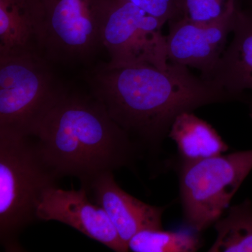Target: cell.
Returning a JSON list of instances; mask_svg holds the SVG:
<instances>
[{"label": "cell", "mask_w": 252, "mask_h": 252, "mask_svg": "<svg viewBox=\"0 0 252 252\" xmlns=\"http://www.w3.org/2000/svg\"><path fill=\"white\" fill-rule=\"evenodd\" d=\"M91 94L127 132L149 145L161 142L177 116L234 98L213 81L189 67L169 63L110 68L105 63L88 75Z\"/></svg>", "instance_id": "6da1fadb"}, {"label": "cell", "mask_w": 252, "mask_h": 252, "mask_svg": "<svg viewBox=\"0 0 252 252\" xmlns=\"http://www.w3.org/2000/svg\"><path fill=\"white\" fill-rule=\"evenodd\" d=\"M32 137L56 178L72 176L87 185L97 175L130 166L136 152L130 136L92 94L69 90Z\"/></svg>", "instance_id": "7a4b0ae2"}, {"label": "cell", "mask_w": 252, "mask_h": 252, "mask_svg": "<svg viewBox=\"0 0 252 252\" xmlns=\"http://www.w3.org/2000/svg\"><path fill=\"white\" fill-rule=\"evenodd\" d=\"M31 137L0 132V241L6 252H23L20 233L36 219L44 192L56 176Z\"/></svg>", "instance_id": "3957f363"}, {"label": "cell", "mask_w": 252, "mask_h": 252, "mask_svg": "<svg viewBox=\"0 0 252 252\" xmlns=\"http://www.w3.org/2000/svg\"><path fill=\"white\" fill-rule=\"evenodd\" d=\"M39 54L0 56V132L32 137L70 89Z\"/></svg>", "instance_id": "277c9868"}, {"label": "cell", "mask_w": 252, "mask_h": 252, "mask_svg": "<svg viewBox=\"0 0 252 252\" xmlns=\"http://www.w3.org/2000/svg\"><path fill=\"white\" fill-rule=\"evenodd\" d=\"M252 170V149L194 160L180 170L186 221L200 232L215 223Z\"/></svg>", "instance_id": "5b68a950"}, {"label": "cell", "mask_w": 252, "mask_h": 252, "mask_svg": "<svg viewBox=\"0 0 252 252\" xmlns=\"http://www.w3.org/2000/svg\"><path fill=\"white\" fill-rule=\"evenodd\" d=\"M165 23L126 0H106L102 42L110 68L149 64L168 67Z\"/></svg>", "instance_id": "8992f818"}, {"label": "cell", "mask_w": 252, "mask_h": 252, "mask_svg": "<svg viewBox=\"0 0 252 252\" xmlns=\"http://www.w3.org/2000/svg\"><path fill=\"white\" fill-rule=\"evenodd\" d=\"M44 56L51 63H85L102 49L106 0H43Z\"/></svg>", "instance_id": "52a82bcc"}, {"label": "cell", "mask_w": 252, "mask_h": 252, "mask_svg": "<svg viewBox=\"0 0 252 252\" xmlns=\"http://www.w3.org/2000/svg\"><path fill=\"white\" fill-rule=\"evenodd\" d=\"M235 12L212 23H194L180 18L169 21V63L195 68L201 72L202 78L209 80L226 48Z\"/></svg>", "instance_id": "ba28073f"}, {"label": "cell", "mask_w": 252, "mask_h": 252, "mask_svg": "<svg viewBox=\"0 0 252 252\" xmlns=\"http://www.w3.org/2000/svg\"><path fill=\"white\" fill-rule=\"evenodd\" d=\"M36 219L69 225L114 252L129 251L107 213L93 203L83 187L79 190H64L56 186L48 189L38 205Z\"/></svg>", "instance_id": "9c48e42d"}, {"label": "cell", "mask_w": 252, "mask_h": 252, "mask_svg": "<svg viewBox=\"0 0 252 252\" xmlns=\"http://www.w3.org/2000/svg\"><path fill=\"white\" fill-rule=\"evenodd\" d=\"M81 187L105 211L126 246L140 230L162 228L163 207L148 205L126 193L117 185L112 172H103Z\"/></svg>", "instance_id": "30bf717a"}, {"label": "cell", "mask_w": 252, "mask_h": 252, "mask_svg": "<svg viewBox=\"0 0 252 252\" xmlns=\"http://www.w3.org/2000/svg\"><path fill=\"white\" fill-rule=\"evenodd\" d=\"M45 17L43 0H0V56H44Z\"/></svg>", "instance_id": "8fae6325"}, {"label": "cell", "mask_w": 252, "mask_h": 252, "mask_svg": "<svg viewBox=\"0 0 252 252\" xmlns=\"http://www.w3.org/2000/svg\"><path fill=\"white\" fill-rule=\"evenodd\" d=\"M233 38L209 80L233 97L252 91V9L235 12Z\"/></svg>", "instance_id": "7c38bea8"}, {"label": "cell", "mask_w": 252, "mask_h": 252, "mask_svg": "<svg viewBox=\"0 0 252 252\" xmlns=\"http://www.w3.org/2000/svg\"><path fill=\"white\" fill-rule=\"evenodd\" d=\"M168 135L177 144L183 160L187 161L220 155L228 149L217 130L192 112L177 116Z\"/></svg>", "instance_id": "4fadbf2b"}, {"label": "cell", "mask_w": 252, "mask_h": 252, "mask_svg": "<svg viewBox=\"0 0 252 252\" xmlns=\"http://www.w3.org/2000/svg\"><path fill=\"white\" fill-rule=\"evenodd\" d=\"M216 241L208 252H252V205L250 200L230 207L215 222Z\"/></svg>", "instance_id": "5bb4252c"}, {"label": "cell", "mask_w": 252, "mask_h": 252, "mask_svg": "<svg viewBox=\"0 0 252 252\" xmlns=\"http://www.w3.org/2000/svg\"><path fill=\"white\" fill-rule=\"evenodd\" d=\"M200 245V239L192 233L147 228L136 233L127 248L134 252H194Z\"/></svg>", "instance_id": "9a60e30c"}, {"label": "cell", "mask_w": 252, "mask_h": 252, "mask_svg": "<svg viewBox=\"0 0 252 252\" xmlns=\"http://www.w3.org/2000/svg\"><path fill=\"white\" fill-rule=\"evenodd\" d=\"M178 16L194 23L220 21L238 9V0H177Z\"/></svg>", "instance_id": "2e32d148"}, {"label": "cell", "mask_w": 252, "mask_h": 252, "mask_svg": "<svg viewBox=\"0 0 252 252\" xmlns=\"http://www.w3.org/2000/svg\"><path fill=\"white\" fill-rule=\"evenodd\" d=\"M166 23L178 16L177 0H126Z\"/></svg>", "instance_id": "e0dca14e"}, {"label": "cell", "mask_w": 252, "mask_h": 252, "mask_svg": "<svg viewBox=\"0 0 252 252\" xmlns=\"http://www.w3.org/2000/svg\"></svg>", "instance_id": "ac0fdd59"}, {"label": "cell", "mask_w": 252, "mask_h": 252, "mask_svg": "<svg viewBox=\"0 0 252 252\" xmlns=\"http://www.w3.org/2000/svg\"><path fill=\"white\" fill-rule=\"evenodd\" d=\"M252 3V0H251Z\"/></svg>", "instance_id": "d6986e66"}]
</instances>
